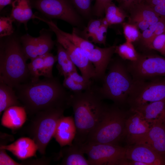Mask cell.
<instances>
[{"mask_svg": "<svg viewBox=\"0 0 165 165\" xmlns=\"http://www.w3.org/2000/svg\"><path fill=\"white\" fill-rule=\"evenodd\" d=\"M14 88L22 106L32 116L40 111L70 107L72 93L57 77L30 79Z\"/></svg>", "mask_w": 165, "mask_h": 165, "instance_id": "1", "label": "cell"}, {"mask_svg": "<svg viewBox=\"0 0 165 165\" xmlns=\"http://www.w3.org/2000/svg\"><path fill=\"white\" fill-rule=\"evenodd\" d=\"M98 92L96 86L81 92L72 94L70 101L76 128L73 143L81 145L101 121L107 105Z\"/></svg>", "mask_w": 165, "mask_h": 165, "instance_id": "2", "label": "cell"}, {"mask_svg": "<svg viewBox=\"0 0 165 165\" xmlns=\"http://www.w3.org/2000/svg\"><path fill=\"white\" fill-rule=\"evenodd\" d=\"M20 40L13 37L1 43L0 81L14 88L30 79Z\"/></svg>", "mask_w": 165, "mask_h": 165, "instance_id": "3", "label": "cell"}, {"mask_svg": "<svg viewBox=\"0 0 165 165\" xmlns=\"http://www.w3.org/2000/svg\"><path fill=\"white\" fill-rule=\"evenodd\" d=\"M97 91L103 99L110 100L120 106L127 102L134 82L123 62L119 59H112Z\"/></svg>", "mask_w": 165, "mask_h": 165, "instance_id": "4", "label": "cell"}, {"mask_svg": "<svg viewBox=\"0 0 165 165\" xmlns=\"http://www.w3.org/2000/svg\"><path fill=\"white\" fill-rule=\"evenodd\" d=\"M128 115L120 106L115 104L107 105L101 121L84 144L119 145L125 137Z\"/></svg>", "mask_w": 165, "mask_h": 165, "instance_id": "5", "label": "cell"}, {"mask_svg": "<svg viewBox=\"0 0 165 165\" xmlns=\"http://www.w3.org/2000/svg\"><path fill=\"white\" fill-rule=\"evenodd\" d=\"M65 109L54 108L39 112L32 116L27 132L37 145L38 151L44 155L46 147L53 137L57 124Z\"/></svg>", "mask_w": 165, "mask_h": 165, "instance_id": "6", "label": "cell"}, {"mask_svg": "<svg viewBox=\"0 0 165 165\" xmlns=\"http://www.w3.org/2000/svg\"><path fill=\"white\" fill-rule=\"evenodd\" d=\"M165 99V79L149 82L134 80L127 102L132 111L145 105Z\"/></svg>", "mask_w": 165, "mask_h": 165, "instance_id": "7", "label": "cell"}, {"mask_svg": "<svg viewBox=\"0 0 165 165\" xmlns=\"http://www.w3.org/2000/svg\"><path fill=\"white\" fill-rule=\"evenodd\" d=\"M90 165H124L126 147L119 145L85 144L80 146Z\"/></svg>", "mask_w": 165, "mask_h": 165, "instance_id": "8", "label": "cell"}, {"mask_svg": "<svg viewBox=\"0 0 165 165\" xmlns=\"http://www.w3.org/2000/svg\"><path fill=\"white\" fill-rule=\"evenodd\" d=\"M32 6L46 16L79 26L81 19L69 0H33Z\"/></svg>", "mask_w": 165, "mask_h": 165, "instance_id": "9", "label": "cell"}, {"mask_svg": "<svg viewBox=\"0 0 165 165\" xmlns=\"http://www.w3.org/2000/svg\"><path fill=\"white\" fill-rule=\"evenodd\" d=\"M45 22L55 33L57 42L66 50L72 62L80 71L82 75L87 80L95 79L96 72L94 67L84 51L62 35L59 31V28L52 20H46Z\"/></svg>", "mask_w": 165, "mask_h": 165, "instance_id": "10", "label": "cell"}, {"mask_svg": "<svg viewBox=\"0 0 165 165\" xmlns=\"http://www.w3.org/2000/svg\"><path fill=\"white\" fill-rule=\"evenodd\" d=\"M127 69L134 80L165 76V58L156 55H139L137 60L131 61Z\"/></svg>", "mask_w": 165, "mask_h": 165, "instance_id": "11", "label": "cell"}, {"mask_svg": "<svg viewBox=\"0 0 165 165\" xmlns=\"http://www.w3.org/2000/svg\"><path fill=\"white\" fill-rule=\"evenodd\" d=\"M50 30L42 29L39 36L36 37L28 34L20 37V40L27 60L50 53L52 50L54 43L52 39Z\"/></svg>", "mask_w": 165, "mask_h": 165, "instance_id": "12", "label": "cell"}, {"mask_svg": "<svg viewBox=\"0 0 165 165\" xmlns=\"http://www.w3.org/2000/svg\"><path fill=\"white\" fill-rule=\"evenodd\" d=\"M126 147V157L128 160L146 165H165V158L147 145L135 144Z\"/></svg>", "mask_w": 165, "mask_h": 165, "instance_id": "13", "label": "cell"}, {"mask_svg": "<svg viewBox=\"0 0 165 165\" xmlns=\"http://www.w3.org/2000/svg\"><path fill=\"white\" fill-rule=\"evenodd\" d=\"M128 117L125 123V137L128 145L138 143L149 130L151 125L137 112Z\"/></svg>", "mask_w": 165, "mask_h": 165, "instance_id": "14", "label": "cell"}, {"mask_svg": "<svg viewBox=\"0 0 165 165\" xmlns=\"http://www.w3.org/2000/svg\"><path fill=\"white\" fill-rule=\"evenodd\" d=\"M116 46L101 48L95 46L90 52L86 53L89 60L94 67L96 76L95 79L102 80L105 72L115 53Z\"/></svg>", "mask_w": 165, "mask_h": 165, "instance_id": "15", "label": "cell"}, {"mask_svg": "<svg viewBox=\"0 0 165 165\" xmlns=\"http://www.w3.org/2000/svg\"><path fill=\"white\" fill-rule=\"evenodd\" d=\"M76 133L74 118L63 116L58 122L53 137L61 147L69 146L72 144Z\"/></svg>", "mask_w": 165, "mask_h": 165, "instance_id": "16", "label": "cell"}, {"mask_svg": "<svg viewBox=\"0 0 165 165\" xmlns=\"http://www.w3.org/2000/svg\"><path fill=\"white\" fill-rule=\"evenodd\" d=\"M38 147L35 141L28 137L21 138L9 145H0V149L7 150L18 159L24 160L36 156Z\"/></svg>", "mask_w": 165, "mask_h": 165, "instance_id": "17", "label": "cell"}, {"mask_svg": "<svg viewBox=\"0 0 165 165\" xmlns=\"http://www.w3.org/2000/svg\"><path fill=\"white\" fill-rule=\"evenodd\" d=\"M150 146L165 158V123L152 124L145 136L138 143Z\"/></svg>", "mask_w": 165, "mask_h": 165, "instance_id": "18", "label": "cell"}, {"mask_svg": "<svg viewBox=\"0 0 165 165\" xmlns=\"http://www.w3.org/2000/svg\"><path fill=\"white\" fill-rule=\"evenodd\" d=\"M131 112L140 113L151 126L158 122L165 123V99L145 105Z\"/></svg>", "mask_w": 165, "mask_h": 165, "instance_id": "19", "label": "cell"}, {"mask_svg": "<svg viewBox=\"0 0 165 165\" xmlns=\"http://www.w3.org/2000/svg\"><path fill=\"white\" fill-rule=\"evenodd\" d=\"M27 113L23 106L11 107L4 111L1 119V125L13 130H18L26 121Z\"/></svg>", "mask_w": 165, "mask_h": 165, "instance_id": "20", "label": "cell"}, {"mask_svg": "<svg viewBox=\"0 0 165 165\" xmlns=\"http://www.w3.org/2000/svg\"><path fill=\"white\" fill-rule=\"evenodd\" d=\"M11 4L10 16L14 21L24 24L26 26L28 22L31 19H41L33 14L30 0H14Z\"/></svg>", "mask_w": 165, "mask_h": 165, "instance_id": "21", "label": "cell"}, {"mask_svg": "<svg viewBox=\"0 0 165 165\" xmlns=\"http://www.w3.org/2000/svg\"><path fill=\"white\" fill-rule=\"evenodd\" d=\"M64 148L61 152L62 158L61 163L64 165H90L80 146L73 143L71 145Z\"/></svg>", "mask_w": 165, "mask_h": 165, "instance_id": "22", "label": "cell"}, {"mask_svg": "<svg viewBox=\"0 0 165 165\" xmlns=\"http://www.w3.org/2000/svg\"><path fill=\"white\" fill-rule=\"evenodd\" d=\"M56 46L57 62V68L59 74L64 77L71 72L77 71L76 66L65 49L57 42Z\"/></svg>", "mask_w": 165, "mask_h": 165, "instance_id": "23", "label": "cell"}, {"mask_svg": "<svg viewBox=\"0 0 165 165\" xmlns=\"http://www.w3.org/2000/svg\"><path fill=\"white\" fill-rule=\"evenodd\" d=\"M20 103L13 88L0 81V115L11 107L22 106Z\"/></svg>", "mask_w": 165, "mask_h": 165, "instance_id": "24", "label": "cell"}, {"mask_svg": "<svg viewBox=\"0 0 165 165\" xmlns=\"http://www.w3.org/2000/svg\"><path fill=\"white\" fill-rule=\"evenodd\" d=\"M130 14L141 18L150 25L156 23L161 17L150 6L142 2L136 5L129 12Z\"/></svg>", "mask_w": 165, "mask_h": 165, "instance_id": "25", "label": "cell"}, {"mask_svg": "<svg viewBox=\"0 0 165 165\" xmlns=\"http://www.w3.org/2000/svg\"><path fill=\"white\" fill-rule=\"evenodd\" d=\"M104 17L109 26L112 24H122L126 18L127 13L119 6L112 2L106 5L105 8Z\"/></svg>", "mask_w": 165, "mask_h": 165, "instance_id": "26", "label": "cell"}, {"mask_svg": "<svg viewBox=\"0 0 165 165\" xmlns=\"http://www.w3.org/2000/svg\"><path fill=\"white\" fill-rule=\"evenodd\" d=\"M115 53L117 54L122 59L131 61H136L139 56L133 43L127 41L119 46H116Z\"/></svg>", "mask_w": 165, "mask_h": 165, "instance_id": "27", "label": "cell"}, {"mask_svg": "<svg viewBox=\"0 0 165 165\" xmlns=\"http://www.w3.org/2000/svg\"><path fill=\"white\" fill-rule=\"evenodd\" d=\"M60 33L75 45L81 49L85 53L90 52L96 46L89 41L78 35L73 30L71 34L63 31L58 28Z\"/></svg>", "mask_w": 165, "mask_h": 165, "instance_id": "28", "label": "cell"}, {"mask_svg": "<svg viewBox=\"0 0 165 165\" xmlns=\"http://www.w3.org/2000/svg\"><path fill=\"white\" fill-rule=\"evenodd\" d=\"M28 67L30 76V79H37L39 77L43 76L44 59L43 55L31 60L28 64Z\"/></svg>", "mask_w": 165, "mask_h": 165, "instance_id": "29", "label": "cell"}, {"mask_svg": "<svg viewBox=\"0 0 165 165\" xmlns=\"http://www.w3.org/2000/svg\"><path fill=\"white\" fill-rule=\"evenodd\" d=\"M122 25L126 41L133 43L140 40L141 33L135 25L124 22Z\"/></svg>", "mask_w": 165, "mask_h": 165, "instance_id": "30", "label": "cell"}, {"mask_svg": "<svg viewBox=\"0 0 165 165\" xmlns=\"http://www.w3.org/2000/svg\"><path fill=\"white\" fill-rule=\"evenodd\" d=\"M102 18L91 19L87 26L80 32L81 37L88 40L97 32L102 24Z\"/></svg>", "mask_w": 165, "mask_h": 165, "instance_id": "31", "label": "cell"}, {"mask_svg": "<svg viewBox=\"0 0 165 165\" xmlns=\"http://www.w3.org/2000/svg\"><path fill=\"white\" fill-rule=\"evenodd\" d=\"M78 11L86 18L90 17L92 13L91 4L93 0H69Z\"/></svg>", "mask_w": 165, "mask_h": 165, "instance_id": "32", "label": "cell"}, {"mask_svg": "<svg viewBox=\"0 0 165 165\" xmlns=\"http://www.w3.org/2000/svg\"><path fill=\"white\" fill-rule=\"evenodd\" d=\"M62 84L66 89L73 93H78L86 90L93 85L83 84L77 82L71 79L68 75L64 77Z\"/></svg>", "mask_w": 165, "mask_h": 165, "instance_id": "33", "label": "cell"}, {"mask_svg": "<svg viewBox=\"0 0 165 165\" xmlns=\"http://www.w3.org/2000/svg\"><path fill=\"white\" fill-rule=\"evenodd\" d=\"M14 20L10 16H2L0 18V36L2 38L12 35L14 32L13 22Z\"/></svg>", "mask_w": 165, "mask_h": 165, "instance_id": "34", "label": "cell"}, {"mask_svg": "<svg viewBox=\"0 0 165 165\" xmlns=\"http://www.w3.org/2000/svg\"><path fill=\"white\" fill-rule=\"evenodd\" d=\"M44 59L43 76L46 78H52L53 76L52 70L54 64L57 61V56L50 53L43 55Z\"/></svg>", "mask_w": 165, "mask_h": 165, "instance_id": "35", "label": "cell"}, {"mask_svg": "<svg viewBox=\"0 0 165 165\" xmlns=\"http://www.w3.org/2000/svg\"><path fill=\"white\" fill-rule=\"evenodd\" d=\"M148 48L156 50L165 56V33L156 37L152 41Z\"/></svg>", "mask_w": 165, "mask_h": 165, "instance_id": "36", "label": "cell"}, {"mask_svg": "<svg viewBox=\"0 0 165 165\" xmlns=\"http://www.w3.org/2000/svg\"><path fill=\"white\" fill-rule=\"evenodd\" d=\"M109 26L102 22V24L97 32L90 38L91 42L95 43L105 45L106 33Z\"/></svg>", "mask_w": 165, "mask_h": 165, "instance_id": "37", "label": "cell"}, {"mask_svg": "<svg viewBox=\"0 0 165 165\" xmlns=\"http://www.w3.org/2000/svg\"><path fill=\"white\" fill-rule=\"evenodd\" d=\"M112 0H96L93 9L94 15L102 18L104 14L105 8L107 5L112 2Z\"/></svg>", "mask_w": 165, "mask_h": 165, "instance_id": "38", "label": "cell"}, {"mask_svg": "<svg viewBox=\"0 0 165 165\" xmlns=\"http://www.w3.org/2000/svg\"><path fill=\"white\" fill-rule=\"evenodd\" d=\"M128 22L135 25L142 31L148 28L150 26L145 20L138 16L130 14Z\"/></svg>", "mask_w": 165, "mask_h": 165, "instance_id": "39", "label": "cell"}, {"mask_svg": "<svg viewBox=\"0 0 165 165\" xmlns=\"http://www.w3.org/2000/svg\"><path fill=\"white\" fill-rule=\"evenodd\" d=\"M119 7L125 12L129 13L134 6L143 2L144 0H117Z\"/></svg>", "mask_w": 165, "mask_h": 165, "instance_id": "40", "label": "cell"}, {"mask_svg": "<svg viewBox=\"0 0 165 165\" xmlns=\"http://www.w3.org/2000/svg\"><path fill=\"white\" fill-rule=\"evenodd\" d=\"M0 165H21L13 160L6 153V150L0 149Z\"/></svg>", "mask_w": 165, "mask_h": 165, "instance_id": "41", "label": "cell"}, {"mask_svg": "<svg viewBox=\"0 0 165 165\" xmlns=\"http://www.w3.org/2000/svg\"><path fill=\"white\" fill-rule=\"evenodd\" d=\"M68 75L72 79L79 83L88 85L92 84L91 80H86L82 76L79 75L77 71L72 72Z\"/></svg>", "mask_w": 165, "mask_h": 165, "instance_id": "42", "label": "cell"}, {"mask_svg": "<svg viewBox=\"0 0 165 165\" xmlns=\"http://www.w3.org/2000/svg\"><path fill=\"white\" fill-rule=\"evenodd\" d=\"M151 7L159 16L165 18V4Z\"/></svg>", "mask_w": 165, "mask_h": 165, "instance_id": "43", "label": "cell"}, {"mask_svg": "<svg viewBox=\"0 0 165 165\" xmlns=\"http://www.w3.org/2000/svg\"><path fill=\"white\" fill-rule=\"evenodd\" d=\"M14 0H0V9L1 10L6 6L12 4Z\"/></svg>", "mask_w": 165, "mask_h": 165, "instance_id": "44", "label": "cell"}, {"mask_svg": "<svg viewBox=\"0 0 165 165\" xmlns=\"http://www.w3.org/2000/svg\"><path fill=\"white\" fill-rule=\"evenodd\" d=\"M145 0H144V1H145Z\"/></svg>", "mask_w": 165, "mask_h": 165, "instance_id": "45", "label": "cell"}]
</instances>
